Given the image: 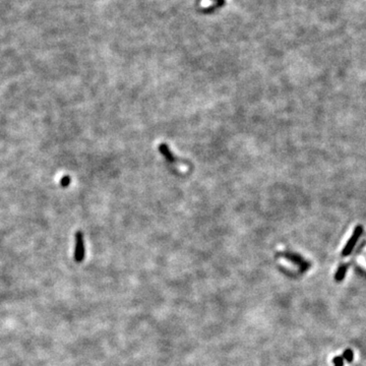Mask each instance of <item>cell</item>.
<instances>
[{
	"label": "cell",
	"instance_id": "5b68a950",
	"mask_svg": "<svg viewBox=\"0 0 366 366\" xmlns=\"http://www.w3.org/2000/svg\"><path fill=\"white\" fill-rule=\"evenodd\" d=\"M60 184L64 186V187H66L70 184V177L69 176H64L62 177V179L60 181Z\"/></svg>",
	"mask_w": 366,
	"mask_h": 366
},
{
	"label": "cell",
	"instance_id": "277c9868",
	"mask_svg": "<svg viewBox=\"0 0 366 366\" xmlns=\"http://www.w3.org/2000/svg\"><path fill=\"white\" fill-rule=\"evenodd\" d=\"M159 152L160 154L163 156V158L168 162L169 164H178L177 162H178V159L176 158V157L174 156L173 152L169 149L168 144L166 143H160L159 144Z\"/></svg>",
	"mask_w": 366,
	"mask_h": 366
},
{
	"label": "cell",
	"instance_id": "7a4b0ae2",
	"mask_svg": "<svg viewBox=\"0 0 366 366\" xmlns=\"http://www.w3.org/2000/svg\"><path fill=\"white\" fill-rule=\"evenodd\" d=\"M85 241H83V234L79 231L76 234V248H75V260L80 263L85 258Z\"/></svg>",
	"mask_w": 366,
	"mask_h": 366
},
{
	"label": "cell",
	"instance_id": "3957f363",
	"mask_svg": "<svg viewBox=\"0 0 366 366\" xmlns=\"http://www.w3.org/2000/svg\"><path fill=\"white\" fill-rule=\"evenodd\" d=\"M362 231H363V228H362L361 225L356 226V228H355V230H354V233H353L352 237L350 238V240L347 242V245L345 246V248H344V250H343L342 255L345 256V255H348L351 254V250L354 248L355 243H356V242L358 241L359 237H360L361 234H362Z\"/></svg>",
	"mask_w": 366,
	"mask_h": 366
},
{
	"label": "cell",
	"instance_id": "6da1fadb",
	"mask_svg": "<svg viewBox=\"0 0 366 366\" xmlns=\"http://www.w3.org/2000/svg\"><path fill=\"white\" fill-rule=\"evenodd\" d=\"M278 256L280 257H284V258H287L289 261H291V263L295 264L296 266L299 267V269L301 270V271H304L308 269V267L310 266L309 263H307V261L303 258L302 256H300L299 255L297 254H294V253H291V252H282V253H279L277 255Z\"/></svg>",
	"mask_w": 366,
	"mask_h": 366
}]
</instances>
